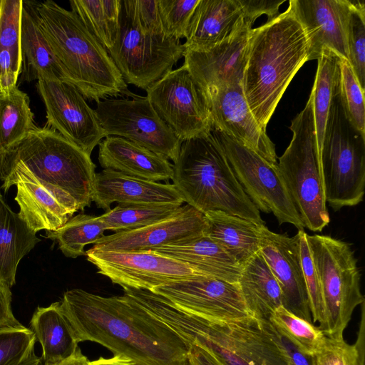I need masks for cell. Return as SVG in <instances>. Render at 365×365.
Instances as JSON below:
<instances>
[{"instance_id": "5bb4252c", "label": "cell", "mask_w": 365, "mask_h": 365, "mask_svg": "<svg viewBox=\"0 0 365 365\" xmlns=\"http://www.w3.org/2000/svg\"><path fill=\"white\" fill-rule=\"evenodd\" d=\"M85 253L98 273L123 288L152 291L160 286L202 275L187 264L151 250L123 252L91 248Z\"/></svg>"}, {"instance_id": "7c38bea8", "label": "cell", "mask_w": 365, "mask_h": 365, "mask_svg": "<svg viewBox=\"0 0 365 365\" xmlns=\"http://www.w3.org/2000/svg\"><path fill=\"white\" fill-rule=\"evenodd\" d=\"M95 112L106 136L134 142L175 162L182 142L157 113L147 97L106 98Z\"/></svg>"}, {"instance_id": "30bf717a", "label": "cell", "mask_w": 365, "mask_h": 365, "mask_svg": "<svg viewBox=\"0 0 365 365\" xmlns=\"http://www.w3.org/2000/svg\"><path fill=\"white\" fill-rule=\"evenodd\" d=\"M180 41L143 33L121 0L118 36L108 51L126 84L146 90L183 56Z\"/></svg>"}, {"instance_id": "c3c4849f", "label": "cell", "mask_w": 365, "mask_h": 365, "mask_svg": "<svg viewBox=\"0 0 365 365\" xmlns=\"http://www.w3.org/2000/svg\"><path fill=\"white\" fill-rule=\"evenodd\" d=\"M186 365H224L205 345L194 341L190 347Z\"/></svg>"}, {"instance_id": "1f68e13d", "label": "cell", "mask_w": 365, "mask_h": 365, "mask_svg": "<svg viewBox=\"0 0 365 365\" xmlns=\"http://www.w3.org/2000/svg\"><path fill=\"white\" fill-rule=\"evenodd\" d=\"M36 128L26 93L17 86L0 92V148L4 154Z\"/></svg>"}, {"instance_id": "9a60e30c", "label": "cell", "mask_w": 365, "mask_h": 365, "mask_svg": "<svg viewBox=\"0 0 365 365\" xmlns=\"http://www.w3.org/2000/svg\"><path fill=\"white\" fill-rule=\"evenodd\" d=\"M36 88L46 107V125L91 155L95 147L106 137L95 110L68 82L38 81Z\"/></svg>"}, {"instance_id": "f6af8a7d", "label": "cell", "mask_w": 365, "mask_h": 365, "mask_svg": "<svg viewBox=\"0 0 365 365\" xmlns=\"http://www.w3.org/2000/svg\"><path fill=\"white\" fill-rule=\"evenodd\" d=\"M124 2L135 24L143 33L168 38L160 17L158 0H124Z\"/></svg>"}, {"instance_id": "7bdbcfd3", "label": "cell", "mask_w": 365, "mask_h": 365, "mask_svg": "<svg viewBox=\"0 0 365 365\" xmlns=\"http://www.w3.org/2000/svg\"><path fill=\"white\" fill-rule=\"evenodd\" d=\"M200 0H158L163 30L168 38L180 41L187 37L188 27Z\"/></svg>"}, {"instance_id": "f907efd6", "label": "cell", "mask_w": 365, "mask_h": 365, "mask_svg": "<svg viewBox=\"0 0 365 365\" xmlns=\"http://www.w3.org/2000/svg\"><path fill=\"white\" fill-rule=\"evenodd\" d=\"M88 365H138L133 360L121 355H113L110 358L100 357L96 360L89 361Z\"/></svg>"}, {"instance_id": "9c48e42d", "label": "cell", "mask_w": 365, "mask_h": 365, "mask_svg": "<svg viewBox=\"0 0 365 365\" xmlns=\"http://www.w3.org/2000/svg\"><path fill=\"white\" fill-rule=\"evenodd\" d=\"M306 238L325 305L323 332L327 336H341L354 309L364 302L356 259L344 241L321 235L307 234Z\"/></svg>"}, {"instance_id": "d4e9b609", "label": "cell", "mask_w": 365, "mask_h": 365, "mask_svg": "<svg viewBox=\"0 0 365 365\" xmlns=\"http://www.w3.org/2000/svg\"><path fill=\"white\" fill-rule=\"evenodd\" d=\"M98 162L104 169L151 181H168L173 165L166 158L124 138L106 136L98 144Z\"/></svg>"}, {"instance_id": "7a4b0ae2", "label": "cell", "mask_w": 365, "mask_h": 365, "mask_svg": "<svg viewBox=\"0 0 365 365\" xmlns=\"http://www.w3.org/2000/svg\"><path fill=\"white\" fill-rule=\"evenodd\" d=\"M308 51L305 32L289 6L250 30L242 87L263 129L293 77L308 61Z\"/></svg>"}, {"instance_id": "db71d44e", "label": "cell", "mask_w": 365, "mask_h": 365, "mask_svg": "<svg viewBox=\"0 0 365 365\" xmlns=\"http://www.w3.org/2000/svg\"><path fill=\"white\" fill-rule=\"evenodd\" d=\"M4 156H5V154L3 153V151L0 148V178H1L2 166L4 164Z\"/></svg>"}, {"instance_id": "484cf974", "label": "cell", "mask_w": 365, "mask_h": 365, "mask_svg": "<svg viewBox=\"0 0 365 365\" xmlns=\"http://www.w3.org/2000/svg\"><path fill=\"white\" fill-rule=\"evenodd\" d=\"M151 251L187 264L200 274L238 282L242 267L218 243L206 235Z\"/></svg>"}, {"instance_id": "7402d4cb", "label": "cell", "mask_w": 365, "mask_h": 365, "mask_svg": "<svg viewBox=\"0 0 365 365\" xmlns=\"http://www.w3.org/2000/svg\"><path fill=\"white\" fill-rule=\"evenodd\" d=\"M251 29L245 28L207 49L184 51V64L202 92L242 84Z\"/></svg>"}, {"instance_id": "f35d334b", "label": "cell", "mask_w": 365, "mask_h": 365, "mask_svg": "<svg viewBox=\"0 0 365 365\" xmlns=\"http://www.w3.org/2000/svg\"><path fill=\"white\" fill-rule=\"evenodd\" d=\"M338 88L346 116L365 135L364 91L347 60L339 57Z\"/></svg>"}, {"instance_id": "816d5d0a", "label": "cell", "mask_w": 365, "mask_h": 365, "mask_svg": "<svg viewBox=\"0 0 365 365\" xmlns=\"http://www.w3.org/2000/svg\"><path fill=\"white\" fill-rule=\"evenodd\" d=\"M89 361L78 347L76 351L66 359L54 365H88Z\"/></svg>"}, {"instance_id": "bcb514c9", "label": "cell", "mask_w": 365, "mask_h": 365, "mask_svg": "<svg viewBox=\"0 0 365 365\" xmlns=\"http://www.w3.org/2000/svg\"><path fill=\"white\" fill-rule=\"evenodd\" d=\"M245 22L251 27L257 18L262 14H266L269 19L278 15L279 8L284 0H237Z\"/></svg>"}, {"instance_id": "3957f363", "label": "cell", "mask_w": 365, "mask_h": 365, "mask_svg": "<svg viewBox=\"0 0 365 365\" xmlns=\"http://www.w3.org/2000/svg\"><path fill=\"white\" fill-rule=\"evenodd\" d=\"M146 310L189 347L198 341L224 365H289L279 334L268 319H207L175 307L160 295L150 300Z\"/></svg>"}, {"instance_id": "ba28073f", "label": "cell", "mask_w": 365, "mask_h": 365, "mask_svg": "<svg viewBox=\"0 0 365 365\" xmlns=\"http://www.w3.org/2000/svg\"><path fill=\"white\" fill-rule=\"evenodd\" d=\"M320 160L327 203L338 210L361 202L365 188V135L346 116L338 81L329 111Z\"/></svg>"}, {"instance_id": "f1b7e54d", "label": "cell", "mask_w": 365, "mask_h": 365, "mask_svg": "<svg viewBox=\"0 0 365 365\" xmlns=\"http://www.w3.org/2000/svg\"><path fill=\"white\" fill-rule=\"evenodd\" d=\"M238 284L255 317L268 319L272 312L282 305L280 287L260 251L242 265Z\"/></svg>"}, {"instance_id": "ee69618b", "label": "cell", "mask_w": 365, "mask_h": 365, "mask_svg": "<svg viewBox=\"0 0 365 365\" xmlns=\"http://www.w3.org/2000/svg\"><path fill=\"white\" fill-rule=\"evenodd\" d=\"M36 339L31 329H0V365H17L34 352Z\"/></svg>"}, {"instance_id": "8d00e7d4", "label": "cell", "mask_w": 365, "mask_h": 365, "mask_svg": "<svg viewBox=\"0 0 365 365\" xmlns=\"http://www.w3.org/2000/svg\"><path fill=\"white\" fill-rule=\"evenodd\" d=\"M268 320L281 336L308 358L319 352L324 344L326 335L319 327L295 315L282 305L272 312Z\"/></svg>"}, {"instance_id": "f546056e", "label": "cell", "mask_w": 365, "mask_h": 365, "mask_svg": "<svg viewBox=\"0 0 365 365\" xmlns=\"http://www.w3.org/2000/svg\"><path fill=\"white\" fill-rule=\"evenodd\" d=\"M205 217V235L218 243L241 266L259 251L260 225L221 211L207 212Z\"/></svg>"}, {"instance_id": "d6a6232c", "label": "cell", "mask_w": 365, "mask_h": 365, "mask_svg": "<svg viewBox=\"0 0 365 365\" xmlns=\"http://www.w3.org/2000/svg\"><path fill=\"white\" fill-rule=\"evenodd\" d=\"M71 11L108 51L118 32L121 0H71Z\"/></svg>"}, {"instance_id": "2e32d148", "label": "cell", "mask_w": 365, "mask_h": 365, "mask_svg": "<svg viewBox=\"0 0 365 365\" xmlns=\"http://www.w3.org/2000/svg\"><path fill=\"white\" fill-rule=\"evenodd\" d=\"M152 292L163 296L175 307L207 319L253 317L238 282L197 275L155 287Z\"/></svg>"}, {"instance_id": "52a82bcc", "label": "cell", "mask_w": 365, "mask_h": 365, "mask_svg": "<svg viewBox=\"0 0 365 365\" xmlns=\"http://www.w3.org/2000/svg\"><path fill=\"white\" fill-rule=\"evenodd\" d=\"M292 138L278 169L304 227L321 232L329 222L317 145L312 96L289 127Z\"/></svg>"}, {"instance_id": "d6986e66", "label": "cell", "mask_w": 365, "mask_h": 365, "mask_svg": "<svg viewBox=\"0 0 365 365\" xmlns=\"http://www.w3.org/2000/svg\"><path fill=\"white\" fill-rule=\"evenodd\" d=\"M260 252L275 277L284 308L312 322L299 253V233L293 237L259 227Z\"/></svg>"}, {"instance_id": "8fae6325", "label": "cell", "mask_w": 365, "mask_h": 365, "mask_svg": "<svg viewBox=\"0 0 365 365\" xmlns=\"http://www.w3.org/2000/svg\"><path fill=\"white\" fill-rule=\"evenodd\" d=\"M232 171L246 195L259 210L273 213L279 225L289 223L298 230L304 225L290 197L277 164L212 128Z\"/></svg>"}, {"instance_id": "e575fe53", "label": "cell", "mask_w": 365, "mask_h": 365, "mask_svg": "<svg viewBox=\"0 0 365 365\" xmlns=\"http://www.w3.org/2000/svg\"><path fill=\"white\" fill-rule=\"evenodd\" d=\"M106 226L99 216L79 214L71 217L54 231H46V237L58 242V248L67 257L86 255L84 248L104 237Z\"/></svg>"}, {"instance_id": "11a10c76", "label": "cell", "mask_w": 365, "mask_h": 365, "mask_svg": "<svg viewBox=\"0 0 365 365\" xmlns=\"http://www.w3.org/2000/svg\"><path fill=\"white\" fill-rule=\"evenodd\" d=\"M0 7H1V0H0Z\"/></svg>"}, {"instance_id": "4fadbf2b", "label": "cell", "mask_w": 365, "mask_h": 365, "mask_svg": "<svg viewBox=\"0 0 365 365\" xmlns=\"http://www.w3.org/2000/svg\"><path fill=\"white\" fill-rule=\"evenodd\" d=\"M145 91L157 113L182 143L211 131L203 94L184 63Z\"/></svg>"}, {"instance_id": "cb8c5ba5", "label": "cell", "mask_w": 365, "mask_h": 365, "mask_svg": "<svg viewBox=\"0 0 365 365\" xmlns=\"http://www.w3.org/2000/svg\"><path fill=\"white\" fill-rule=\"evenodd\" d=\"M247 27L252 28L237 0H200L183 46L185 50L207 49Z\"/></svg>"}, {"instance_id": "6f0895ef", "label": "cell", "mask_w": 365, "mask_h": 365, "mask_svg": "<svg viewBox=\"0 0 365 365\" xmlns=\"http://www.w3.org/2000/svg\"><path fill=\"white\" fill-rule=\"evenodd\" d=\"M0 194H1V192H0Z\"/></svg>"}, {"instance_id": "ac0fdd59", "label": "cell", "mask_w": 365, "mask_h": 365, "mask_svg": "<svg viewBox=\"0 0 365 365\" xmlns=\"http://www.w3.org/2000/svg\"><path fill=\"white\" fill-rule=\"evenodd\" d=\"M212 128L253 150L272 164H277L274 144L251 113L242 84L214 88L202 92Z\"/></svg>"}, {"instance_id": "681fc988", "label": "cell", "mask_w": 365, "mask_h": 365, "mask_svg": "<svg viewBox=\"0 0 365 365\" xmlns=\"http://www.w3.org/2000/svg\"><path fill=\"white\" fill-rule=\"evenodd\" d=\"M279 336L287 355L289 365H311L310 359L309 360L307 356L299 352L287 339L280 334Z\"/></svg>"}, {"instance_id": "9f6ffc18", "label": "cell", "mask_w": 365, "mask_h": 365, "mask_svg": "<svg viewBox=\"0 0 365 365\" xmlns=\"http://www.w3.org/2000/svg\"><path fill=\"white\" fill-rule=\"evenodd\" d=\"M41 365H43V363Z\"/></svg>"}, {"instance_id": "60d3db41", "label": "cell", "mask_w": 365, "mask_h": 365, "mask_svg": "<svg viewBox=\"0 0 365 365\" xmlns=\"http://www.w3.org/2000/svg\"><path fill=\"white\" fill-rule=\"evenodd\" d=\"M298 232L300 259L312 319L319 324V328L323 331L326 324V311L322 287L307 244V233L304 230Z\"/></svg>"}, {"instance_id": "4dcf8cb0", "label": "cell", "mask_w": 365, "mask_h": 365, "mask_svg": "<svg viewBox=\"0 0 365 365\" xmlns=\"http://www.w3.org/2000/svg\"><path fill=\"white\" fill-rule=\"evenodd\" d=\"M31 329L42 346L43 365H54L70 357L77 349L78 341L60 302L38 307L31 319Z\"/></svg>"}, {"instance_id": "83f0119b", "label": "cell", "mask_w": 365, "mask_h": 365, "mask_svg": "<svg viewBox=\"0 0 365 365\" xmlns=\"http://www.w3.org/2000/svg\"><path fill=\"white\" fill-rule=\"evenodd\" d=\"M41 240L5 202L0 194V285L11 288L16 283L17 267Z\"/></svg>"}, {"instance_id": "d590c367", "label": "cell", "mask_w": 365, "mask_h": 365, "mask_svg": "<svg viewBox=\"0 0 365 365\" xmlns=\"http://www.w3.org/2000/svg\"><path fill=\"white\" fill-rule=\"evenodd\" d=\"M317 60V70L311 95L320 154L331 99L339 78V56L331 52H326Z\"/></svg>"}, {"instance_id": "74e56055", "label": "cell", "mask_w": 365, "mask_h": 365, "mask_svg": "<svg viewBox=\"0 0 365 365\" xmlns=\"http://www.w3.org/2000/svg\"><path fill=\"white\" fill-rule=\"evenodd\" d=\"M309 359L311 365H365L364 302L362 304L360 327L355 343H347L344 336H326L320 351Z\"/></svg>"}, {"instance_id": "6da1fadb", "label": "cell", "mask_w": 365, "mask_h": 365, "mask_svg": "<svg viewBox=\"0 0 365 365\" xmlns=\"http://www.w3.org/2000/svg\"><path fill=\"white\" fill-rule=\"evenodd\" d=\"M59 302L78 343L100 344L138 365H186L187 344L125 295L103 297L73 289Z\"/></svg>"}, {"instance_id": "277c9868", "label": "cell", "mask_w": 365, "mask_h": 365, "mask_svg": "<svg viewBox=\"0 0 365 365\" xmlns=\"http://www.w3.org/2000/svg\"><path fill=\"white\" fill-rule=\"evenodd\" d=\"M34 5L39 26L65 73L85 99L136 97L108 52L78 17L53 1Z\"/></svg>"}, {"instance_id": "44dd1931", "label": "cell", "mask_w": 365, "mask_h": 365, "mask_svg": "<svg viewBox=\"0 0 365 365\" xmlns=\"http://www.w3.org/2000/svg\"><path fill=\"white\" fill-rule=\"evenodd\" d=\"M205 215L185 204L178 214L147 227L114 232L98 240L91 247L123 252L149 251L205 235Z\"/></svg>"}, {"instance_id": "f5cc1de1", "label": "cell", "mask_w": 365, "mask_h": 365, "mask_svg": "<svg viewBox=\"0 0 365 365\" xmlns=\"http://www.w3.org/2000/svg\"><path fill=\"white\" fill-rule=\"evenodd\" d=\"M41 364L42 358L37 356L35 352H33L29 356L17 365H41Z\"/></svg>"}, {"instance_id": "4316f807", "label": "cell", "mask_w": 365, "mask_h": 365, "mask_svg": "<svg viewBox=\"0 0 365 365\" xmlns=\"http://www.w3.org/2000/svg\"><path fill=\"white\" fill-rule=\"evenodd\" d=\"M27 3L29 4H23L21 25V73L24 74V79L68 82L65 73L41 29L33 5Z\"/></svg>"}, {"instance_id": "b9f144b4", "label": "cell", "mask_w": 365, "mask_h": 365, "mask_svg": "<svg viewBox=\"0 0 365 365\" xmlns=\"http://www.w3.org/2000/svg\"><path fill=\"white\" fill-rule=\"evenodd\" d=\"M23 4L21 0H1L0 7V51L11 54L21 66Z\"/></svg>"}, {"instance_id": "e0dca14e", "label": "cell", "mask_w": 365, "mask_h": 365, "mask_svg": "<svg viewBox=\"0 0 365 365\" xmlns=\"http://www.w3.org/2000/svg\"><path fill=\"white\" fill-rule=\"evenodd\" d=\"M7 192L16 186L15 200L19 215L34 232L54 231L80 210L77 202L61 190L46 184L24 168L14 166L4 170L0 178Z\"/></svg>"}, {"instance_id": "5b68a950", "label": "cell", "mask_w": 365, "mask_h": 365, "mask_svg": "<svg viewBox=\"0 0 365 365\" xmlns=\"http://www.w3.org/2000/svg\"><path fill=\"white\" fill-rule=\"evenodd\" d=\"M172 180L184 202L204 215L221 211L264 225L212 130L182 143Z\"/></svg>"}, {"instance_id": "836d02e7", "label": "cell", "mask_w": 365, "mask_h": 365, "mask_svg": "<svg viewBox=\"0 0 365 365\" xmlns=\"http://www.w3.org/2000/svg\"><path fill=\"white\" fill-rule=\"evenodd\" d=\"M182 209V204L178 203H120L99 217L106 230L117 232L147 227Z\"/></svg>"}, {"instance_id": "ab89813d", "label": "cell", "mask_w": 365, "mask_h": 365, "mask_svg": "<svg viewBox=\"0 0 365 365\" xmlns=\"http://www.w3.org/2000/svg\"><path fill=\"white\" fill-rule=\"evenodd\" d=\"M346 35L347 61L365 91V4L363 1H351Z\"/></svg>"}, {"instance_id": "7dc6e473", "label": "cell", "mask_w": 365, "mask_h": 365, "mask_svg": "<svg viewBox=\"0 0 365 365\" xmlns=\"http://www.w3.org/2000/svg\"><path fill=\"white\" fill-rule=\"evenodd\" d=\"M11 296L9 288L0 285V329L25 327L13 314Z\"/></svg>"}, {"instance_id": "8992f818", "label": "cell", "mask_w": 365, "mask_h": 365, "mask_svg": "<svg viewBox=\"0 0 365 365\" xmlns=\"http://www.w3.org/2000/svg\"><path fill=\"white\" fill-rule=\"evenodd\" d=\"M14 166L68 194L81 210L93 202L96 166L91 155L47 125L37 127L6 153L1 174Z\"/></svg>"}, {"instance_id": "603a6c76", "label": "cell", "mask_w": 365, "mask_h": 365, "mask_svg": "<svg viewBox=\"0 0 365 365\" xmlns=\"http://www.w3.org/2000/svg\"><path fill=\"white\" fill-rule=\"evenodd\" d=\"M93 202L106 212L113 202H184L173 184L141 179L112 169H103L96 173Z\"/></svg>"}, {"instance_id": "ffe728a7", "label": "cell", "mask_w": 365, "mask_h": 365, "mask_svg": "<svg viewBox=\"0 0 365 365\" xmlns=\"http://www.w3.org/2000/svg\"><path fill=\"white\" fill-rule=\"evenodd\" d=\"M289 6L308 41V61L331 52L348 60L346 23L350 0H290Z\"/></svg>"}]
</instances>
